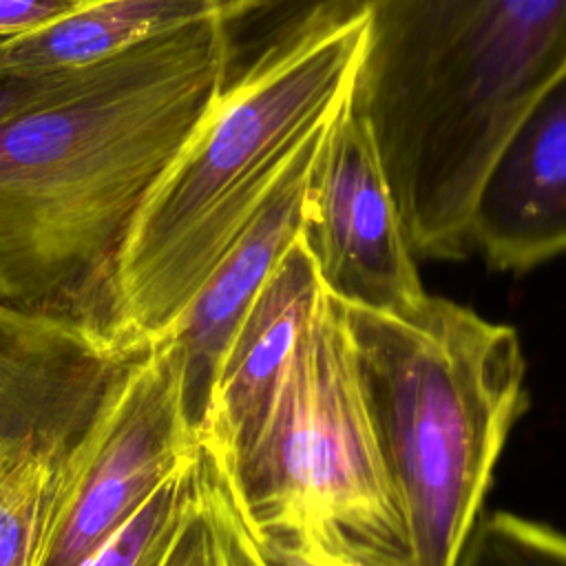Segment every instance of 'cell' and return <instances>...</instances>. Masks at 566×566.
<instances>
[{
  "label": "cell",
  "instance_id": "cell-20",
  "mask_svg": "<svg viewBox=\"0 0 566 566\" xmlns=\"http://www.w3.org/2000/svg\"><path fill=\"white\" fill-rule=\"evenodd\" d=\"M259 537V544L263 548V555L270 566H334L329 562H323L287 542L272 539V537Z\"/></svg>",
  "mask_w": 566,
  "mask_h": 566
},
{
  "label": "cell",
  "instance_id": "cell-1",
  "mask_svg": "<svg viewBox=\"0 0 566 566\" xmlns=\"http://www.w3.org/2000/svg\"><path fill=\"white\" fill-rule=\"evenodd\" d=\"M230 75V24L199 22L84 66L64 93L2 122L0 301L122 352V243Z\"/></svg>",
  "mask_w": 566,
  "mask_h": 566
},
{
  "label": "cell",
  "instance_id": "cell-13",
  "mask_svg": "<svg viewBox=\"0 0 566 566\" xmlns=\"http://www.w3.org/2000/svg\"><path fill=\"white\" fill-rule=\"evenodd\" d=\"M155 566H270L245 515L228 449L197 431L192 486Z\"/></svg>",
  "mask_w": 566,
  "mask_h": 566
},
{
  "label": "cell",
  "instance_id": "cell-11",
  "mask_svg": "<svg viewBox=\"0 0 566 566\" xmlns=\"http://www.w3.org/2000/svg\"><path fill=\"white\" fill-rule=\"evenodd\" d=\"M323 296L316 263L298 234L239 321L217 367L199 431L217 438L232 458L259 431Z\"/></svg>",
  "mask_w": 566,
  "mask_h": 566
},
{
  "label": "cell",
  "instance_id": "cell-9",
  "mask_svg": "<svg viewBox=\"0 0 566 566\" xmlns=\"http://www.w3.org/2000/svg\"><path fill=\"white\" fill-rule=\"evenodd\" d=\"M130 360L71 321L0 301V436L33 440L60 458Z\"/></svg>",
  "mask_w": 566,
  "mask_h": 566
},
{
  "label": "cell",
  "instance_id": "cell-7",
  "mask_svg": "<svg viewBox=\"0 0 566 566\" xmlns=\"http://www.w3.org/2000/svg\"><path fill=\"white\" fill-rule=\"evenodd\" d=\"M301 241L343 305L407 314L427 296L376 142L349 102L310 170Z\"/></svg>",
  "mask_w": 566,
  "mask_h": 566
},
{
  "label": "cell",
  "instance_id": "cell-18",
  "mask_svg": "<svg viewBox=\"0 0 566 566\" xmlns=\"http://www.w3.org/2000/svg\"><path fill=\"white\" fill-rule=\"evenodd\" d=\"M82 69L44 73L0 71V124L64 93L77 80Z\"/></svg>",
  "mask_w": 566,
  "mask_h": 566
},
{
  "label": "cell",
  "instance_id": "cell-2",
  "mask_svg": "<svg viewBox=\"0 0 566 566\" xmlns=\"http://www.w3.org/2000/svg\"><path fill=\"white\" fill-rule=\"evenodd\" d=\"M365 13L349 106L413 252L462 259L491 155L566 69V0H371Z\"/></svg>",
  "mask_w": 566,
  "mask_h": 566
},
{
  "label": "cell",
  "instance_id": "cell-12",
  "mask_svg": "<svg viewBox=\"0 0 566 566\" xmlns=\"http://www.w3.org/2000/svg\"><path fill=\"white\" fill-rule=\"evenodd\" d=\"M259 7L261 0H82L53 24L0 42V71L82 69L199 22L232 27Z\"/></svg>",
  "mask_w": 566,
  "mask_h": 566
},
{
  "label": "cell",
  "instance_id": "cell-14",
  "mask_svg": "<svg viewBox=\"0 0 566 566\" xmlns=\"http://www.w3.org/2000/svg\"><path fill=\"white\" fill-rule=\"evenodd\" d=\"M57 460L33 440L0 436V566H38Z\"/></svg>",
  "mask_w": 566,
  "mask_h": 566
},
{
  "label": "cell",
  "instance_id": "cell-16",
  "mask_svg": "<svg viewBox=\"0 0 566 566\" xmlns=\"http://www.w3.org/2000/svg\"><path fill=\"white\" fill-rule=\"evenodd\" d=\"M197 444V442H195ZM192 455L82 566H148L170 542L192 486Z\"/></svg>",
  "mask_w": 566,
  "mask_h": 566
},
{
  "label": "cell",
  "instance_id": "cell-3",
  "mask_svg": "<svg viewBox=\"0 0 566 566\" xmlns=\"http://www.w3.org/2000/svg\"><path fill=\"white\" fill-rule=\"evenodd\" d=\"M367 13L318 27L237 71L139 206L115 270V345L170 336L301 146L352 97Z\"/></svg>",
  "mask_w": 566,
  "mask_h": 566
},
{
  "label": "cell",
  "instance_id": "cell-8",
  "mask_svg": "<svg viewBox=\"0 0 566 566\" xmlns=\"http://www.w3.org/2000/svg\"><path fill=\"white\" fill-rule=\"evenodd\" d=\"M471 250L526 272L566 252V69L511 124L475 190Z\"/></svg>",
  "mask_w": 566,
  "mask_h": 566
},
{
  "label": "cell",
  "instance_id": "cell-15",
  "mask_svg": "<svg viewBox=\"0 0 566 566\" xmlns=\"http://www.w3.org/2000/svg\"><path fill=\"white\" fill-rule=\"evenodd\" d=\"M371 0H261L245 20L230 27L232 75L292 40L363 13ZM230 75V77H232Z\"/></svg>",
  "mask_w": 566,
  "mask_h": 566
},
{
  "label": "cell",
  "instance_id": "cell-6",
  "mask_svg": "<svg viewBox=\"0 0 566 566\" xmlns=\"http://www.w3.org/2000/svg\"><path fill=\"white\" fill-rule=\"evenodd\" d=\"M186 367L168 336L126 363L55 464L38 566H82L190 458Z\"/></svg>",
  "mask_w": 566,
  "mask_h": 566
},
{
  "label": "cell",
  "instance_id": "cell-10",
  "mask_svg": "<svg viewBox=\"0 0 566 566\" xmlns=\"http://www.w3.org/2000/svg\"><path fill=\"white\" fill-rule=\"evenodd\" d=\"M336 115L301 146L170 332L184 354L188 413L197 431L206 420L219 360L239 321L301 234L307 177Z\"/></svg>",
  "mask_w": 566,
  "mask_h": 566
},
{
  "label": "cell",
  "instance_id": "cell-4",
  "mask_svg": "<svg viewBox=\"0 0 566 566\" xmlns=\"http://www.w3.org/2000/svg\"><path fill=\"white\" fill-rule=\"evenodd\" d=\"M340 314L411 566H455L528 405L520 336L431 294L407 314L343 303Z\"/></svg>",
  "mask_w": 566,
  "mask_h": 566
},
{
  "label": "cell",
  "instance_id": "cell-5",
  "mask_svg": "<svg viewBox=\"0 0 566 566\" xmlns=\"http://www.w3.org/2000/svg\"><path fill=\"white\" fill-rule=\"evenodd\" d=\"M230 462L256 535L334 566H411L340 303L327 292L259 431Z\"/></svg>",
  "mask_w": 566,
  "mask_h": 566
},
{
  "label": "cell",
  "instance_id": "cell-21",
  "mask_svg": "<svg viewBox=\"0 0 566 566\" xmlns=\"http://www.w3.org/2000/svg\"><path fill=\"white\" fill-rule=\"evenodd\" d=\"M161 553H164V551H161ZM161 553H159V555H161ZM159 555H157V557H155V559H153L148 566H155V564H157V559H159Z\"/></svg>",
  "mask_w": 566,
  "mask_h": 566
},
{
  "label": "cell",
  "instance_id": "cell-17",
  "mask_svg": "<svg viewBox=\"0 0 566 566\" xmlns=\"http://www.w3.org/2000/svg\"><path fill=\"white\" fill-rule=\"evenodd\" d=\"M455 566H566V533L495 511L475 522Z\"/></svg>",
  "mask_w": 566,
  "mask_h": 566
},
{
  "label": "cell",
  "instance_id": "cell-19",
  "mask_svg": "<svg viewBox=\"0 0 566 566\" xmlns=\"http://www.w3.org/2000/svg\"><path fill=\"white\" fill-rule=\"evenodd\" d=\"M80 4L82 0H0V42L44 29Z\"/></svg>",
  "mask_w": 566,
  "mask_h": 566
}]
</instances>
